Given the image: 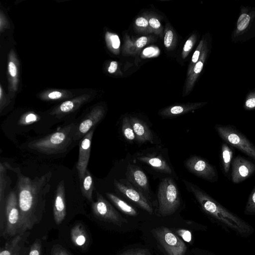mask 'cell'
Instances as JSON below:
<instances>
[{"instance_id": "1", "label": "cell", "mask_w": 255, "mask_h": 255, "mask_svg": "<svg viewBox=\"0 0 255 255\" xmlns=\"http://www.w3.org/2000/svg\"><path fill=\"white\" fill-rule=\"evenodd\" d=\"M17 194L21 218V232L24 233L38 224L45 206V197L49 192L52 172L33 179L16 170Z\"/></svg>"}, {"instance_id": "2", "label": "cell", "mask_w": 255, "mask_h": 255, "mask_svg": "<svg viewBox=\"0 0 255 255\" xmlns=\"http://www.w3.org/2000/svg\"><path fill=\"white\" fill-rule=\"evenodd\" d=\"M78 125L72 123L42 138L30 141L28 147L46 154L65 152L73 141Z\"/></svg>"}, {"instance_id": "3", "label": "cell", "mask_w": 255, "mask_h": 255, "mask_svg": "<svg viewBox=\"0 0 255 255\" xmlns=\"http://www.w3.org/2000/svg\"><path fill=\"white\" fill-rule=\"evenodd\" d=\"M157 198L158 212L161 216L174 213L180 204V194L178 187L172 178L163 179L159 183Z\"/></svg>"}, {"instance_id": "4", "label": "cell", "mask_w": 255, "mask_h": 255, "mask_svg": "<svg viewBox=\"0 0 255 255\" xmlns=\"http://www.w3.org/2000/svg\"><path fill=\"white\" fill-rule=\"evenodd\" d=\"M4 207L6 222L3 232V235L7 237L13 238L21 234L18 196L15 191H11L7 195Z\"/></svg>"}, {"instance_id": "5", "label": "cell", "mask_w": 255, "mask_h": 255, "mask_svg": "<svg viewBox=\"0 0 255 255\" xmlns=\"http://www.w3.org/2000/svg\"><path fill=\"white\" fill-rule=\"evenodd\" d=\"M215 129L226 142L255 160V145L244 134L231 126L216 125Z\"/></svg>"}, {"instance_id": "6", "label": "cell", "mask_w": 255, "mask_h": 255, "mask_svg": "<svg viewBox=\"0 0 255 255\" xmlns=\"http://www.w3.org/2000/svg\"><path fill=\"white\" fill-rule=\"evenodd\" d=\"M184 163L187 170L196 176L210 182H215L218 179L216 168L200 156L192 155Z\"/></svg>"}, {"instance_id": "7", "label": "cell", "mask_w": 255, "mask_h": 255, "mask_svg": "<svg viewBox=\"0 0 255 255\" xmlns=\"http://www.w3.org/2000/svg\"><path fill=\"white\" fill-rule=\"evenodd\" d=\"M114 183L117 189L125 196L138 205L140 208L151 214L153 209L148 198L139 190L133 186L127 179H114Z\"/></svg>"}, {"instance_id": "8", "label": "cell", "mask_w": 255, "mask_h": 255, "mask_svg": "<svg viewBox=\"0 0 255 255\" xmlns=\"http://www.w3.org/2000/svg\"><path fill=\"white\" fill-rule=\"evenodd\" d=\"M158 240L168 255H184L186 251L184 243L168 229L161 227L155 231Z\"/></svg>"}, {"instance_id": "9", "label": "cell", "mask_w": 255, "mask_h": 255, "mask_svg": "<svg viewBox=\"0 0 255 255\" xmlns=\"http://www.w3.org/2000/svg\"><path fill=\"white\" fill-rule=\"evenodd\" d=\"M92 209L97 218L117 225L121 226L123 219L113 206L99 193H97V200L92 204Z\"/></svg>"}, {"instance_id": "10", "label": "cell", "mask_w": 255, "mask_h": 255, "mask_svg": "<svg viewBox=\"0 0 255 255\" xmlns=\"http://www.w3.org/2000/svg\"><path fill=\"white\" fill-rule=\"evenodd\" d=\"M134 158L154 170L167 174H175L173 168L168 161L161 155L155 153H137Z\"/></svg>"}, {"instance_id": "11", "label": "cell", "mask_w": 255, "mask_h": 255, "mask_svg": "<svg viewBox=\"0 0 255 255\" xmlns=\"http://www.w3.org/2000/svg\"><path fill=\"white\" fill-rule=\"evenodd\" d=\"M95 128H93L80 140L79 143V156L76 164V168L80 182L81 183L84 177L91 150L92 137Z\"/></svg>"}, {"instance_id": "12", "label": "cell", "mask_w": 255, "mask_h": 255, "mask_svg": "<svg viewBox=\"0 0 255 255\" xmlns=\"http://www.w3.org/2000/svg\"><path fill=\"white\" fill-rule=\"evenodd\" d=\"M255 172V164L241 156H237L232 162V181L238 184L251 177Z\"/></svg>"}, {"instance_id": "13", "label": "cell", "mask_w": 255, "mask_h": 255, "mask_svg": "<svg viewBox=\"0 0 255 255\" xmlns=\"http://www.w3.org/2000/svg\"><path fill=\"white\" fill-rule=\"evenodd\" d=\"M126 175L128 181L148 198L150 193L149 180L144 171L138 166L129 164Z\"/></svg>"}, {"instance_id": "14", "label": "cell", "mask_w": 255, "mask_h": 255, "mask_svg": "<svg viewBox=\"0 0 255 255\" xmlns=\"http://www.w3.org/2000/svg\"><path fill=\"white\" fill-rule=\"evenodd\" d=\"M66 214L65 184L62 180L59 183L55 194L53 216L56 224H61L65 219Z\"/></svg>"}, {"instance_id": "15", "label": "cell", "mask_w": 255, "mask_h": 255, "mask_svg": "<svg viewBox=\"0 0 255 255\" xmlns=\"http://www.w3.org/2000/svg\"><path fill=\"white\" fill-rule=\"evenodd\" d=\"M103 115V112L100 110L93 111L78 126L73 141L81 139L93 128L95 127L97 123L101 120Z\"/></svg>"}, {"instance_id": "16", "label": "cell", "mask_w": 255, "mask_h": 255, "mask_svg": "<svg viewBox=\"0 0 255 255\" xmlns=\"http://www.w3.org/2000/svg\"><path fill=\"white\" fill-rule=\"evenodd\" d=\"M130 121L137 141L140 143L146 142L151 143H154L153 133L145 123L134 118H130Z\"/></svg>"}, {"instance_id": "17", "label": "cell", "mask_w": 255, "mask_h": 255, "mask_svg": "<svg viewBox=\"0 0 255 255\" xmlns=\"http://www.w3.org/2000/svg\"><path fill=\"white\" fill-rule=\"evenodd\" d=\"M71 239L75 246L83 247L88 243V236L83 226L80 223L75 225L71 230Z\"/></svg>"}, {"instance_id": "18", "label": "cell", "mask_w": 255, "mask_h": 255, "mask_svg": "<svg viewBox=\"0 0 255 255\" xmlns=\"http://www.w3.org/2000/svg\"><path fill=\"white\" fill-rule=\"evenodd\" d=\"M106 196L111 202L121 211L129 216H135L137 213L136 210L127 202L112 193H106Z\"/></svg>"}, {"instance_id": "19", "label": "cell", "mask_w": 255, "mask_h": 255, "mask_svg": "<svg viewBox=\"0 0 255 255\" xmlns=\"http://www.w3.org/2000/svg\"><path fill=\"white\" fill-rule=\"evenodd\" d=\"M81 188L82 195L90 202H93V191L94 182L90 171L87 169L84 177L81 182Z\"/></svg>"}, {"instance_id": "20", "label": "cell", "mask_w": 255, "mask_h": 255, "mask_svg": "<svg viewBox=\"0 0 255 255\" xmlns=\"http://www.w3.org/2000/svg\"><path fill=\"white\" fill-rule=\"evenodd\" d=\"M26 232L21 233L13 237L10 240L6 243L0 253V255H13L24 238Z\"/></svg>"}, {"instance_id": "21", "label": "cell", "mask_w": 255, "mask_h": 255, "mask_svg": "<svg viewBox=\"0 0 255 255\" xmlns=\"http://www.w3.org/2000/svg\"><path fill=\"white\" fill-rule=\"evenodd\" d=\"M222 166L225 173L228 174L232 162L233 151L227 144L224 143L221 147Z\"/></svg>"}, {"instance_id": "22", "label": "cell", "mask_w": 255, "mask_h": 255, "mask_svg": "<svg viewBox=\"0 0 255 255\" xmlns=\"http://www.w3.org/2000/svg\"><path fill=\"white\" fill-rule=\"evenodd\" d=\"M8 178L6 176V171L5 165L4 163H0V204L4 203L5 201L4 200V194L6 190V188L8 186H9L8 183Z\"/></svg>"}, {"instance_id": "23", "label": "cell", "mask_w": 255, "mask_h": 255, "mask_svg": "<svg viewBox=\"0 0 255 255\" xmlns=\"http://www.w3.org/2000/svg\"><path fill=\"white\" fill-rule=\"evenodd\" d=\"M122 131L124 137L127 141L130 142L135 139L130 118L126 117L124 119L122 124Z\"/></svg>"}, {"instance_id": "24", "label": "cell", "mask_w": 255, "mask_h": 255, "mask_svg": "<svg viewBox=\"0 0 255 255\" xmlns=\"http://www.w3.org/2000/svg\"><path fill=\"white\" fill-rule=\"evenodd\" d=\"M251 17L248 13H242L237 21V30L240 32L245 30L248 26Z\"/></svg>"}, {"instance_id": "25", "label": "cell", "mask_w": 255, "mask_h": 255, "mask_svg": "<svg viewBox=\"0 0 255 255\" xmlns=\"http://www.w3.org/2000/svg\"><path fill=\"white\" fill-rule=\"evenodd\" d=\"M39 120L38 116L33 114L29 113L23 116L19 121V125H28L37 122Z\"/></svg>"}, {"instance_id": "26", "label": "cell", "mask_w": 255, "mask_h": 255, "mask_svg": "<svg viewBox=\"0 0 255 255\" xmlns=\"http://www.w3.org/2000/svg\"><path fill=\"white\" fill-rule=\"evenodd\" d=\"M42 245L40 239H36L31 245L28 255H41Z\"/></svg>"}, {"instance_id": "27", "label": "cell", "mask_w": 255, "mask_h": 255, "mask_svg": "<svg viewBox=\"0 0 255 255\" xmlns=\"http://www.w3.org/2000/svg\"><path fill=\"white\" fill-rule=\"evenodd\" d=\"M75 107L74 103L71 101L63 102L59 107V113H68L71 112Z\"/></svg>"}, {"instance_id": "28", "label": "cell", "mask_w": 255, "mask_h": 255, "mask_svg": "<svg viewBox=\"0 0 255 255\" xmlns=\"http://www.w3.org/2000/svg\"><path fill=\"white\" fill-rule=\"evenodd\" d=\"M51 255H72L65 248L60 245H55L51 250Z\"/></svg>"}, {"instance_id": "29", "label": "cell", "mask_w": 255, "mask_h": 255, "mask_svg": "<svg viewBox=\"0 0 255 255\" xmlns=\"http://www.w3.org/2000/svg\"><path fill=\"white\" fill-rule=\"evenodd\" d=\"M120 255H150V254L146 250L137 249L128 251Z\"/></svg>"}, {"instance_id": "30", "label": "cell", "mask_w": 255, "mask_h": 255, "mask_svg": "<svg viewBox=\"0 0 255 255\" xmlns=\"http://www.w3.org/2000/svg\"><path fill=\"white\" fill-rule=\"evenodd\" d=\"M245 107L247 110L255 109V94H252L248 97L245 102Z\"/></svg>"}, {"instance_id": "31", "label": "cell", "mask_w": 255, "mask_h": 255, "mask_svg": "<svg viewBox=\"0 0 255 255\" xmlns=\"http://www.w3.org/2000/svg\"><path fill=\"white\" fill-rule=\"evenodd\" d=\"M178 234L182 238L187 242H190L191 240V233L186 230H179L177 231Z\"/></svg>"}, {"instance_id": "32", "label": "cell", "mask_w": 255, "mask_h": 255, "mask_svg": "<svg viewBox=\"0 0 255 255\" xmlns=\"http://www.w3.org/2000/svg\"><path fill=\"white\" fill-rule=\"evenodd\" d=\"M173 36V35L172 31L169 30L166 32L164 39V43L165 47H169L170 46L172 41Z\"/></svg>"}, {"instance_id": "33", "label": "cell", "mask_w": 255, "mask_h": 255, "mask_svg": "<svg viewBox=\"0 0 255 255\" xmlns=\"http://www.w3.org/2000/svg\"><path fill=\"white\" fill-rule=\"evenodd\" d=\"M248 207L255 209V186L253 188L249 197Z\"/></svg>"}, {"instance_id": "34", "label": "cell", "mask_w": 255, "mask_h": 255, "mask_svg": "<svg viewBox=\"0 0 255 255\" xmlns=\"http://www.w3.org/2000/svg\"><path fill=\"white\" fill-rule=\"evenodd\" d=\"M111 40L113 48L115 49L118 48L120 45V41L118 36L112 35L111 37Z\"/></svg>"}, {"instance_id": "35", "label": "cell", "mask_w": 255, "mask_h": 255, "mask_svg": "<svg viewBox=\"0 0 255 255\" xmlns=\"http://www.w3.org/2000/svg\"><path fill=\"white\" fill-rule=\"evenodd\" d=\"M8 70L12 77H15L16 75V67L12 62H10L8 64Z\"/></svg>"}, {"instance_id": "36", "label": "cell", "mask_w": 255, "mask_h": 255, "mask_svg": "<svg viewBox=\"0 0 255 255\" xmlns=\"http://www.w3.org/2000/svg\"><path fill=\"white\" fill-rule=\"evenodd\" d=\"M135 24L139 26L145 27L148 24L146 19L143 17H139L135 20Z\"/></svg>"}, {"instance_id": "37", "label": "cell", "mask_w": 255, "mask_h": 255, "mask_svg": "<svg viewBox=\"0 0 255 255\" xmlns=\"http://www.w3.org/2000/svg\"><path fill=\"white\" fill-rule=\"evenodd\" d=\"M147 43V38L145 36H142L139 38L136 41V44L137 47L141 48L143 47Z\"/></svg>"}, {"instance_id": "38", "label": "cell", "mask_w": 255, "mask_h": 255, "mask_svg": "<svg viewBox=\"0 0 255 255\" xmlns=\"http://www.w3.org/2000/svg\"><path fill=\"white\" fill-rule=\"evenodd\" d=\"M156 51L154 48L148 47L144 49L143 54L145 56L154 55L156 54Z\"/></svg>"}, {"instance_id": "39", "label": "cell", "mask_w": 255, "mask_h": 255, "mask_svg": "<svg viewBox=\"0 0 255 255\" xmlns=\"http://www.w3.org/2000/svg\"><path fill=\"white\" fill-rule=\"evenodd\" d=\"M150 25L154 28H158L160 26V23L158 20L154 18H151L149 20Z\"/></svg>"}, {"instance_id": "40", "label": "cell", "mask_w": 255, "mask_h": 255, "mask_svg": "<svg viewBox=\"0 0 255 255\" xmlns=\"http://www.w3.org/2000/svg\"><path fill=\"white\" fill-rule=\"evenodd\" d=\"M62 94L60 92L54 91L48 95V97L51 99H57L61 98Z\"/></svg>"}, {"instance_id": "41", "label": "cell", "mask_w": 255, "mask_h": 255, "mask_svg": "<svg viewBox=\"0 0 255 255\" xmlns=\"http://www.w3.org/2000/svg\"><path fill=\"white\" fill-rule=\"evenodd\" d=\"M203 63L201 61H198L194 68V71L195 73H199L202 70Z\"/></svg>"}, {"instance_id": "42", "label": "cell", "mask_w": 255, "mask_h": 255, "mask_svg": "<svg viewBox=\"0 0 255 255\" xmlns=\"http://www.w3.org/2000/svg\"><path fill=\"white\" fill-rule=\"evenodd\" d=\"M117 67H118V63L116 61L111 62L110 65L108 69V72L110 73H114L116 71V70L117 69Z\"/></svg>"}, {"instance_id": "43", "label": "cell", "mask_w": 255, "mask_h": 255, "mask_svg": "<svg viewBox=\"0 0 255 255\" xmlns=\"http://www.w3.org/2000/svg\"><path fill=\"white\" fill-rule=\"evenodd\" d=\"M192 45H193L192 41L191 40L188 39V40H187V41L186 42V43L184 46V47H183L184 51L185 52H187V51H189L191 49V48H192Z\"/></svg>"}, {"instance_id": "44", "label": "cell", "mask_w": 255, "mask_h": 255, "mask_svg": "<svg viewBox=\"0 0 255 255\" xmlns=\"http://www.w3.org/2000/svg\"><path fill=\"white\" fill-rule=\"evenodd\" d=\"M200 55V51L199 50H196L193 53L192 61L193 63L197 62Z\"/></svg>"}, {"instance_id": "45", "label": "cell", "mask_w": 255, "mask_h": 255, "mask_svg": "<svg viewBox=\"0 0 255 255\" xmlns=\"http://www.w3.org/2000/svg\"><path fill=\"white\" fill-rule=\"evenodd\" d=\"M21 246H20L13 255H20Z\"/></svg>"}, {"instance_id": "46", "label": "cell", "mask_w": 255, "mask_h": 255, "mask_svg": "<svg viewBox=\"0 0 255 255\" xmlns=\"http://www.w3.org/2000/svg\"><path fill=\"white\" fill-rule=\"evenodd\" d=\"M0 98H1V95H2V90H1V87L0 88Z\"/></svg>"}]
</instances>
